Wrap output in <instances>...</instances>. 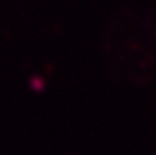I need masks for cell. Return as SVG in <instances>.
<instances>
[{
  "label": "cell",
  "instance_id": "cell-1",
  "mask_svg": "<svg viewBox=\"0 0 156 155\" xmlns=\"http://www.w3.org/2000/svg\"><path fill=\"white\" fill-rule=\"evenodd\" d=\"M31 87L36 92H41L44 88V81L41 77H33L31 79Z\"/></svg>",
  "mask_w": 156,
  "mask_h": 155
}]
</instances>
